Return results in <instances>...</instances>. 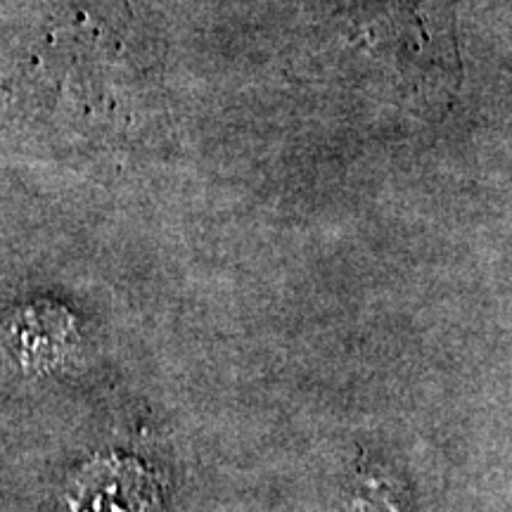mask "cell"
<instances>
[{
  "instance_id": "cell-2",
  "label": "cell",
  "mask_w": 512,
  "mask_h": 512,
  "mask_svg": "<svg viewBox=\"0 0 512 512\" xmlns=\"http://www.w3.org/2000/svg\"><path fill=\"white\" fill-rule=\"evenodd\" d=\"M349 512H399L394 508V498L387 494L377 477H363L361 486L356 489L354 501H351Z\"/></svg>"
},
{
  "instance_id": "cell-1",
  "label": "cell",
  "mask_w": 512,
  "mask_h": 512,
  "mask_svg": "<svg viewBox=\"0 0 512 512\" xmlns=\"http://www.w3.org/2000/svg\"><path fill=\"white\" fill-rule=\"evenodd\" d=\"M74 344V318L67 309L38 302L19 309L0 332V349L27 370H48L62 363Z\"/></svg>"
}]
</instances>
